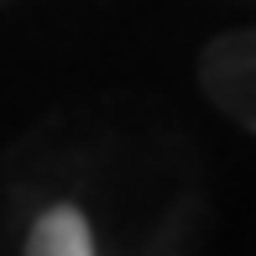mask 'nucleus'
Listing matches in <instances>:
<instances>
[{"label": "nucleus", "instance_id": "nucleus-1", "mask_svg": "<svg viewBox=\"0 0 256 256\" xmlns=\"http://www.w3.org/2000/svg\"><path fill=\"white\" fill-rule=\"evenodd\" d=\"M199 84L214 110L256 131V26L225 32L199 52Z\"/></svg>", "mask_w": 256, "mask_h": 256}, {"label": "nucleus", "instance_id": "nucleus-2", "mask_svg": "<svg viewBox=\"0 0 256 256\" xmlns=\"http://www.w3.org/2000/svg\"><path fill=\"white\" fill-rule=\"evenodd\" d=\"M26 256H94V230H89L78 204H48L26 236Z\"/></svg>", "mask_w": 256, "mask_h": 256}]
</instances>
